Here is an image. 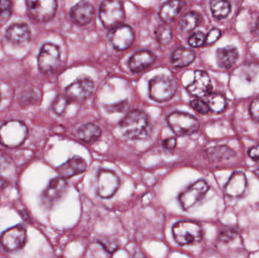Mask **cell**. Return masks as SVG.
<instances>
[{
  "mask_svg": "<svg viewBox=\"0 0 259 258\" xmlns=\"http://www.w3.org/2000/svg\"><path fill=\"white\" fill-rule=\"evenodd\" d=\"M30 29L24 23H15L6 30V37L16 45H24L30 40Z\"/></svg>",
  "mask_w": 259,
  "mask_h": 258,
  "instance_id": "ac0fdd59",
  "label": "cell"
},
{
  "mask_svg": "<svg viewBox=\"0 0 259 258\" xmlns=\"http://www.w3.org/2000/svg\"><path fill=\"white\" fill-rule=\"evenodd\" d=\"M177 145V139L175 137H170L166 139L163 142V146L167 149H173Z\"/></svg>",
  "mask_w": 259,
  "mask_h": 258,
  "instance_id": "ab89813d",
  "label": "cell"
},
{
  "mask_svg": "<svg viewBox=\"0 0 259 258\" xmlns=\"http://www.w3.org/2000/svg\"><path fill=\"white\" fill-rule=\"evenodd\" d=\"M68 100H69V98L68 97L64 96V95H59V96L56 97L53 104V112L59 116L64 115L68 104H69Z\"/></svg>",
  "mask_w": 259,
  "mask_h": 258,
  "instance_id": "4dcf8cb0",
  "label": "cell"
},
{
  "mask_svg": "<svg viewBox=\"0 0 259 258\" xmlns=\"http://www.w3.org/2000/svg\"><path fill=\"white\" fill-rule=\"evenodd\" d=\"M208 106L210 111L214 113H222L226 109V98L220 93L211 94L208 97Z\"/></svg>",
  "mask_w": 259,
  "mask_h": 258,
  "instance_id": "83f0119b",
  "label": "cell"
},
{
  "mask_svg": "<svg viewBox=\"0 0 259 258\" xmlns=\"http://www.w3.org/2000/svg\"><path fill=\"white\" fill-rule=\"evenodd\" d=\"M190 106L196 112L202 115H206L209 112L210 109L208 104L200 99H194L190 102Z\"/></svg>",
  "mask_w": 259,
  "mask_h": 258,
  "instance_id": "e575fe53",
  "label": "cell"
},
{
  "mask_svg": "<svg viewBox=\"0 0 259 258\" xmlns=\"http://www.w3.org/2000/svg\"><path fill=\"white\" fill-rule=\"evenodd\" d=\"M200 21L201 16L198 12H187L180 20L179 28L185 33L191 31L199 25Z\"/></svg>",
  "mask_w": 259,
  "mask_h": 258,
  "instance_id": "484cf974",
  "label": "cell"
},
{
  "mask_svg": "<svg viewBox=\"0 0 259 258\" xmlns=\"http://www.w3.org/2000/svg\"><path fill=\"white\" fill-rule=\"evenodd\" d=\"M239 57L238 50L234 46L223 47L219 48L216 53L217 64L222 69L232 68Z\"/></svg>",
  "mask_w": 259,
  "mask_h": 258,
  "instance_id": "44dd1931",
  "label": "cell"
},
{
  "mask_svg": "<svg viewBox=\"0 0 259 258\" xmlns=\"http://www.w3.org/2000/svg\"><path fill=\"white\" fill-rule=\"evenodd\" d=\"M255 174H256L257 175L259 176V168H258V169H257V171H255Z\"/></svg>",
  "mask_w": 259,
  "mask_h": 258,
  "instance_id": "ee69618b",
  "label": "cell"
},
{
  "mask_svg": "<svg viewBox=\"0 0 259 258\" xmlns=\"http://www.w3.org/2000/svg\"><path fill=\"white\" fill-rule=\"evenodd\" d=\"M100 18L106 28L114 29L122 25L125 18L124 7L120 1H105L100 9Z\"/></svg>",
  "mask_w": 259,
  "mask_h": 258,
  "instance_id": "8992f818",
  "label": "cell"
},
{
  "mask_svg": "<svg viewBox=\"0 0 259 258\" xmlns=\"http://www.w3.org/2000/svg\"><path fill=\"white\" fill-rule=\"evenodd\" d=\"M178 86L175 80L166 75H157L149 83L150 98L158 102L168 101L176 93Z\"/></svg>",
  "mask_w": 259,
  "mask_h": 258,
  "instance_id": "277c9868",
  "label": "cell"
},
{
  "mask_svg": "<svg viewBox=\"0 0 259 258\" xmlns=\"http://www.w3.org/2000/svg\"><path fill=\"white\" fill-rule=\"evenodd\" d=\"M98 242L107 252L110 254H113L119 248L118 241L111 238H100L98 239Z\"/></svg>",
  "mask_w": 259,
  "mask_h": 258,
  "instance_id": "1f68e13d",
  "label": "cell"
},
{
  "mask_svg": "<svg viewBox=\"0 0 259 258\" xmlns=\"http://www.w3.org/2000/svg\"><path fill=\"white\" fill-rule=\"evenodd\" d=\"M88 168V164L84 159L80 157H73L58 168L57 171L62 178H71L84 172Z\"/></svg>",
  "mask_w": 259,
  "mask_h": 258,
  "instance_id": "d6986e66",
  "label": "cell"
},
{
  "mask_svg": "<svg viewBox=\"0 0 259 258\" xmlns=\"http://www.w3.org/2000/svg\"><path fill=\"white\" fill-rule=\"evenodd\" d=\"M221 35H222V32L219 29L213 28L207 34L206 38H205V44L211 45L220 38Z\"/></svg>",
  "mask_w": 259,
  "mask_h": 258,
  "instance_id": "8d00e7d4",
  "label": "cell"
},
{
  "mask_svg": "<svg viewBox=\"0 0 259 258\" xmlns=\"http://www.w3.org/2000/svg\"><path fill=\"white\" fill-rule=\"evenodd\" d=\"M95 16V9L88 2H80L70 11V17L75 24L86 25L92 21Z\"/></svg>",
  "mask_w": 259,
  "mask_h": 258,
  "instance_id": "2e32d148",
  "label": "cell"
},
{
  "mask_svg": "<svg viewBox=\"0 0 259 258\" xmlns=\"http://www.w3.org/2000/svg\"><path fill=\"white\" fill-rule=\"evenodd\" d=\"M174 239L178 245H191L201 242L203 236L202 227L190 221L177 222L172 227Z\"/></svg>",
  "mask_w": 259,
  "mask_h": 258,
  "instance_id": "7a4b0ae2",
  "label": "cell"
},
{
  "mask_svg": "<svg viewBox=\"0 0 259 258\" xmlns=\"http://www.w3.org/2000/svg\"><path fill=\"white\" fill-rule=\"evenodd\" d=\"M77 136L80 140L91 143L100 139L102 130L100 127L92 123H88L81 126L77 131Z\"/></svg>",
  "mask_w": 259,
  "mask_h": 258,
  "instance_id": "d4e9b609",
  "label": "cell"
},
{
  "mask_svg": "<svg viewBox=\"0 0 259 258\" xmlns=\"http://www.w3.org/2000/svg\"><path fill=\"white\" fill-rule=\"evenodd\" d=\"M155 56L153 53L147 50H143L134 53L129 59L130 70L134 73H140L155 62Z\"/></svg>",
  "mask_w": 259,
  "mask_h": 258,
  "instance_id": "ffe728a7",
  "label": "cell"
},
{
  "mask_svg": "<svg viewBox=\"0 0 259 258\" xmlns=\"http://www.w3.org/2000/svg\"><path fill=\"white\" fill-rule=\"evenodd\" d=\"M187 90L191 95L196 97L211 95L212 85L208 74L203 71H195L194 79L187 86Z\"/></svg>",
  "mask_w": 259,
  "mask_h": 258,
  "instance_id": "9a60e30c",
  "label": "cell"
},
{
  "mask_svg": "<svg viewBox=\"0 0 259 258\" xmlns=\"http://www.w3.org/2000/svg\"><path fill=\"white\" fill-rule=\"evenodd\" d=\"M134 258H147L141 251H137V252L135 253L134 254Z\"/></svg>",
  "mask_w": 259,
  "mask_h": 258,
  "instance_id": "7bdbcfd3",
  "label": "cell"
},
{
  "mask_svg": "<svg viewBox=\"0 0 259 258\" xmlns=\"http://www.w3.org/2000/svg\"><path fill=\"white\" fill-rule=\"evenodd\" d=\"M205 157L211 162L230 160L236 156L235 152L227 145H216L211 147L205 151Z\"/></svg>",
  "mask_w": 259,
  "mask_h": 258,
  "instance_id": "7402d4cb",
  "label": "cell"
},
{
  "mask_svg": "<svg viewBox=\"0 0 259 258\" xmlns=\"http://www.w3.org/2000/svg\"><path fill=\"white\" fill-rule=\"evenodd\" d=\"M249 112L252 118L259 122V98H256L251 103Z\"/></svg>",
  "mask_w": 259,
  "mask_h": 258,
  "instance_id": "f35d334b",
  "label": "cell"
},
{
  "mask_svg": "<svg viewBox=\"0 0 259 258\" xmlns=\"http://www.w3.org/2000/svg\"><path fill=\"white\" fill-rule=\"evenodd\" d=\"M120 129L124 137L132 140L146 139L151 132L147 115L140 110H132L120 123Z\"/></svg>",
  "mask_w": 259,
  "mask_h": 258,
  "instance_id": "6da1fadb",
  "label": "cell"
},
{
  "mask_svg": "<svg viewBox=\"0 0 259 258\" xmlns=\"http://www.w3.org/2000/svg\"><path fill=\"white\" fill-rule=\"evenodd\" d=\"M196 59V53L187 48H176L171 56V64L176 68H185L193 63Z\"/></svg>",
  "mask_w": 259,
  "mask_h": 258,
  "instance_id": "603a6c76",
  "label": "cell"
},
{
  "mask_svg": "<svg viewBox=\"0 0 259 258\" xmlns=\"http://www.w3.org/2000/svg\"><path fill=\"white\" fill-rule=\"evenodd\" d=\"M129 103L127 101H120V102L115 103V104L111 105V106H107L106 107V110L109 112H123L128 109Z\"/></svg>",
  "mask_w": 259,
  "mask_h": 258,
  "instance_id": "d590c367",
  "label": "cell"
},
{
  "mask_svg": "<svg viewBox=\"0 0 259 258\" xmlns=\"http://www.w3.org/2000/svg\"><path fill=\"white\" fill-rule=\"evenodd\" d=\"M40 98V95L39 92L36 90H26L25 92L21 94L20 97V101L21 104L24 106H29V105H34L39 101Z\"/></svg>",
  "mask_w": 259,
  "mask_h": 258,
  "instance_id": "f546056e",
  "label": "cell"
},
{
  "mask_svg": "<svg viewBox=\"0 0 259 258\" xmlns=\"http://www.w3.org/2000/svg\"><path fill=\"white\" fill-rule=\"evenodd\" d=\"M205 38L206 36L205 33L202 32H196L190 36L188 42L190 46L197 48V47L202 46L205 43Z\"/></svg>",
  "mask_w": 259,
  "mask_h": 258,
  "instance_id": "836d02e7",
  "label": "cell"
},
{
  "mask_svg": "<svg viewBox=\"0 0 259 258\" xmlns=\"http://www.w3.org/2000/svg\"><path fill=\"white\" fill-rule=\"evenodd\" d=\"M28 135L27 126L19 121H10L0 127V143L8 148H16L24 143Z\"/></svg>",
  "mask_w": 259,
  "mask_h": 258,
  "instance_id": "3957f363",
  "label": "cell"
},
{
  "mask_svg": "<svg viewBox=\"0 0 259 258\" xmlns=\"http://www.w3.org/2000/svg\"><path fill=\"white\" fill-rule=\"evenodd\" d=\"M109 38L115 49L123 51L132 45L135 39V33L132 27L122 24L111 30Z\"/></svg>",
  "mask_w": 259,
  "mask_h": 258,
  "instance_id": "4fadbf2b",
  "label": "cell"
},
{
  "mask_svg": "<svg viewBox=\"0 0 259 258\" xmlns=\"http://www.w3.org/2000/svg\"><path fill=\"white\" fill-rule=\"evenodd\" d=\"M68 189V183L61 177L52 179L42 195L41 201L46 209H52L58 201L62 199Z\"/></svg>",
  "mask_w": 259,
  "mask_h": 258,
  "instance_id": "9c48e42d",
  "label": "cell"
},
{
  "mask_svg": "<svg viewBox=\"0 0 259 258\" xmlns=\"http://www.w3.org/2000/svg\"><path fill=\"white\" fill-rule=\"evenodd\" d=\"M167 123L170 130L178 136H189L199 128L197 118L190 114L175 112L168 115Z\"/></svg>",
  "mask_w": 259,
  "mask_h": 258,
  "instance_id": "5b68a950",
  "label": "cell"
},
{
  "mask_svg": "<svg viewBox=\"0 0 259 258\" xmlns=\"http://www.w3.org/2000/svg\"><path fill=\"white\" fill-rule=\"evenodd\" d=\"M7 186V182L5 180L3 177H2L0 176V189H3V188L6 187Z\"/></svg>",
  "mask_w": 259,
  "mask_h": 258,
  "instance_id": "b9f144b4",
  "label": "cell"
},
{
  "mask_svg": "<svg viewBox=\"0 0 259 258\" xmlns=\"http://www.w3.org/2000/svg\"><path fill=\"white\" fill-rule=\"evenodd\" d=\"M30 16L38 22H47L56 15L57 3L54 0H28L26 2Z\"/></svg>",
  "mask_w": 259,
  "mask_h": 258,
  "instance_id": "52a82bcc",
  "label": "cell"
},
{
  "mask_svg": "<svg viewBox=\"0 0 259 258\" xmlns=\"http://www.w3.org/2000/svg\"><path fill=\"white\" fill-rule=\"evenodd\" d=\"M27 241V231L22 225L11 227L0 236V244L7 251H15L21 249Z\"/></svg>",
  "mask_w": 259,
  "mask_h": 258,
  "instance_id": "8fae6325",
  "label": "cell"
},
{
  "mask_svg": "<svg viewBox=\"0 0 259 258\" xmlns=\"http://www.w3.org/2000/svg\"><path fill=\"white\" fill-rule=\"evenodd\" d=\"M120 186L118 176L109 170H101L97 180V192L102 198H110L116 193Z\"/></svg>",
  "mask_w": 259,
  "mask_h": 258,
  "instance_id": "7c38bea8",
  "label": "cell"
},
{
  "mask_svg": "<svg viewBox=\"0 0 259 258\" xmlns=\"http://www.w3.org/2000/svg\"><path fill=\"white\" fill-rule=\"evenodd\" d=\"M12 15V2L0 0V21L6 22Z\"/></svg>",
  "mask_w": 259,
  "mask_h": 258,
  "instance_id": "d6a6232c",
  "label": "cell"
},
{
  "mask_svg": "<svg viewBox=\"0 0 259 258\" xmlns=\"http://www.w3.org/2000/svg\"><path fill=\"white\" fill-rule=\"evenodd\" d=\"M210 7L213 16L219 20L228 17L231 10V3L224 0H213L210 3Z\"/></svg>",
  "mask_w": 259,
  "mask_h": 258,
  "instance_id": "4316f807",
  "label": "cell"
},
{
  "mask_svg": "<svg viewBox=\"0 0 259 258\" xmlns=\"http://www.w3.org/2000/svg\"><path fill=\"white\" fill-rule=\"evenodd\" d=\"M155 37L158 43L162 45L170 43L172 39V29L168 24L160 25L155 30Z\"/></svg>",
  "mask_w": 259,
  "mask_h": 258,
  "instance_id": "f1b7e54d",
  "label": "cell"
},
{
  "mask_svg": "<svg viewBox=\"0 0 259 258\" xmlns=\"http://www.w3.org/2000/svg\"><path fill=\"white\" fill-rule=\"evenodd\" d=\"M249 156L251 159H253L255 162H259V145L252 147L249 151Z\"/></svg>",
  "mask_w": 259,
  "mask_h": 258,
  "instance_id": "60d3db41",
  "label": "cell"
},
{
  "mask_svg": "<svg viewBox=\"0 0 259 258\" xmlns=\"http://www.w3.org/2000/svg\"><path fill=\"white\" fill-rule=\"evenodd\" d=\"M247 187L246 175L242 172H234L225 186V193L231 198L243 196Z\"/></svg>",
  "mask_w": 259,
  "mask_h": 258,
  "instance_id": "e0dca14e",
  "label": "cell"
},
{
  "mask_svg": "<svg viewBox=\"0 0 259 258\" xmlns=\"http://www.w3.org/2000/svg\"><path fill=\"white\" fill-rule=\"evenodd\" d=\"M258 28H259V18H258Z\"/></svg>",
  "mask_w": 259,
  "mask_h": 258,
  "instance_id": "f6af8a7d",
  "label": "cell"
},
{
  "mask_svg": "<svg viewBox=\"0 0 259 258\" xmlns=\"http://www.w3.org/2000/svg\"><path fill=\"white\" fill-rule=\"evenodd\" d=\"M38 68L44 74L53 72L60 63L59 47L53 43H46L39 51L37 59Z\"/></svg>",
  "mask_w": 259,
  "mask_h": 258,
  "instance_id": "30bf717a",
  "label": "cell"
},
{
  "mask_svg": "<svg viewBox=\"0 0 259 258\" xmlns=\"http://www.w3.org/2000/svg\"><path fill=\"white\" fill-rule=\"evenodd\" d=\"M209 186L203 180H198L189 186L179 196L180 204L183 210L188 211L202 201L205 198Z\"/></svg>",
  "mask_w": 259,
  "mask_h": 258,
  "instance_id": "ba28073f",
  "label": "cell"
},
{
  "mask_svg": "<svg viewBox=\"0 0 259 258\" xmlns=\"http://www.w3.org/2000/svg\"><path fill=\"white\" fill-rule=\"evenodd\" d=\"M236 237V233L232 230H225L221 233L219 236V241L223 243H229L234 240Z\"/></svg>",
  "mask_w": 259,
  "mask_h": 258,
  "instance_id": "74e56055",
  "label": "cell"
},
{
  "mask_svg": "<svg viewBox=\"0 0 259 258\" xmlns=\"http://www.w3.org/2000/svg\"><path fill=\"white\" fill-rule=\"evenodd\" d=\"M184 3L181 1H169L164 3L160 9L159 16L165 24H169L175 21Z\"/></svg>",
  "mask_w": 259,
  "mask_h": 258,
  "instance_id": "cb8c5ba5",
  "label": "cell"
},
{
  "mask_svg": "<svg viewBox=\"0 0 259 258\" xmlns=\"http://www.w3.org/2000/svg\"><path fill=\"white\" fill-rule=\"evenodd\" d=\"M94 89V83L90 79L78 80L66 88L67 97L77 101L88 99Z\"/></svg>",
  "mask_w": 259,
  "mask_h": 258,
  "instance_id": "5bb4252c",
  "label": "cell"
}]
</instances>
